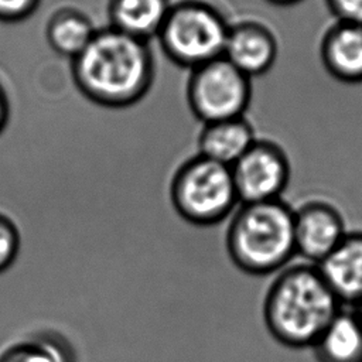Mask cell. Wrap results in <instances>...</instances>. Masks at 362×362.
<instances>
[{"instance_id":"obj_7","label":"cell","mask_w":362,"mask_h":362,"mask_svg":"<svg viewBox=\"0 0 362 362\" xmlns=\"http://www.w3.org/2000/svg\"><path fill=\"white\" fill-rule=\"evenodd\" d=\"M239 204L280 199L290 180V161L284 150L270 141L259 140L230 167Z\"/></svg>"},{"instance_id":"obj_6","label":"cell","mask_w":362,"mask_h":362,"mask_svg":"<svg viewBox=\"0 0 362 362\" xmlns=\"http://www.w3.org/2000/svg\"><path fill=\"white\" fill-rule=\"evenodd\" d=\"M252 99V79L223 57L191 71L187 100L205 123L242 117Z\"/></svg>"},{"instance_id":"obj_11","label":"cell","mask_w":362,"mask_h":362,"mask_svg":"<svg viewBox=\"0 0 362 362\" xmlns=\"http://www.w3.org/2000/svg\"><path fill=\"white\" fill-rule=\"evenodd\" d=\"M324 69L344 83H362V25L335 21L320 44Z\"/></svg>"},{"instance_id":"obj_22","label":"cell","mask_w":362,"mask_h":362,"mask_svg":"<svg viewBox=\"0 0 362 362\" xmlns=\"http://www.w3.org/2000/svg\"><path fill=\"white\" fill-rule=\"evenodd\" d=\"M355 311L358 313V315H359V317H361V320H362V303L356 307V310H355Z\"/></svg>"},{"instance_id":"obj_4","label":"cell","mask_w":362,"mask_h":362,"mask_svg":"<svg viewBox=\"0 0 362 362\" xmlns=\"http://www.w3.org/2000/svg\"><path fill=\"white\" fill-rule=\"evenodd\" d=\"M229 25L223 16L201 0H184L171 8L157 34L161 49L191 71L223 57Z\"/></svg>"},{"instance_id":"obj_17","label":"cell","mask_w":362,"mask_h":362,"mask_svg":"<svg viewBox=\"0 0 362 362\" xmlns=\"http://www.w3.org/2000/svg\"><path fill=\"white\" fill-rule=\"evenodd\" d=\"M20 245L21 239L16 223L8 216L0 214V273L16 262Z\"/></svg>"},{"instance_id":"obj_13","label":"cell","mask_w":362,"mask_h":362,"mask_svg":"<svg viewBox=\"0 0 362 362\" xmlns=\"http://www.w3.org/2000/svg\"><path fill=\"white\" fill-rule=\"evenodd\" d=\"M317 362H362V320L341 310L311 346Z\"/></svg>"},{"instance_id":"obj_8","label":"cell","mask_w":362,"mask_h":362,"mask_svg":"<svg viewBox=\"0 0 362 362\" xmlns=\"http://www.w3.org/2000/svg\"><path fill=\"white\" fill-rule=\"evenodd\" d=\"M341 212L325 201H310L294 209L296 255L311 264L325 259L346 235Z\"/></svg>"},{"instance_id":"obj_10","label":"cell","mask_w":362,"mask_h":362,"mask_svg":"<svg viewBox=\"0 0 362 362\" xmlns=\"http://www.w3.org/2000/svg\"><path fill=\"white\" fill-rule=\"evenodd\" d=\"M315 266L342 305L362 303V232H348Z\"/></svg>"},{"instance_id":"obj_18","label":"cell","mask_w":362,"mask_h":362,"mask_svg":"<svg viewBox=\"0 0 362 362\" xmlns=\"http://www.w3.org/2000/svg\"><path fill=\"white\" fill-rule=\"evenodd\" d=\"M41 0H0V20L17 23L28 18L40 6Z\"/></svg>"},{"instance_id":"obj_9","label":"cell","mask_w":362,"mask_h":362,"mask_svg":"<svg viewBox=\"0 0 362 362\" xmlns=\"http://www.w3.org/2000/svg\"><path fill=\"white\" fill-rule=\"evenodd\" d=\"M277 40L259 21L245 20L229 25L223 58L250 79L272 69L277 59Z\"/></svg>"},{"instance_id":"obj_5","label":"cell","mask_w":362,"mask_h":362,"mask_svg":"<svg viewBox=\"0 0 362 362\" xmlns=\"http://www.w3.org/2000/svg\"><path fill=\"white\" fill-rule=\"evenodd\" d=\"M170 197L178 215L198 226L219 223L239 205L230 168L199 154L175 171Z\"/></svg>"},{"instance_id":"obj_1","label":"cell","mask_w":362,"mask_h":362,"mask_svg":"<svg viewBox=\"0 0 362 362\" xmlns=\"http://www.w3.org/2000/svg\"><path fill=\"white\" fill-rule=\"evenodd\" d=\"M79 92L105 107H127L151 88L154 59L147 41L112 27L96 30L85 49L72 59Z\"/></svg>"},{"instance_id":"obj_3","label":"cell","mask_w":362,"mask_h":362,"mask_svg":"<svg viewBox=\"0 0 362 362\" xmlns=\"http://www.w3.org/2000/svg\"><path fill=\"white\" fill-rule=\"evenodd\" d=\"M226 249L245 273L264 276L284 269L296 255L294 209L281 198L239 204L226 230Z\"/></svg>"},{"instance_id":"obj_19","label":"cell","mask_w":362,"mask_h":362,"mask_svg":"<svg viewBox=\"0 0 362 362\" xmlns=\"http://www.w3.org/2000/svg\"><path fill=\"white\" fill-rule=\"evenodd\" d=\"M337 21L362 25V0H325Z\"/></svg>"},{"instance_id":"obj_21","label":"cell","mask_w":362,"mask_h":362,"mask_svg":"<svg viewBox=\"0 0 362 362\" xmlns=\"http://www.w3.org/2000/svg\"><path fill=\"white\" fill-rule=\"evenodd\" d=\"M273 6H279V7H288V6H294L297 3H301L303 0H264Z\"/></svg>"},{"instance_id":"obj_20","label":"cell","mask_w":362,"mask_h":362,"mask_svg":"<svg viewBox=\"0 0 362 362\" xmlns=\"http://www.w3.org/2000/svg\"><path fill=\"white\" fill-rule=\"evenodd\" d=\"M8 116H10V103L3 86L0 85V133L6 129L8 123Z\"/></svg>"},{"instance_id":"obj_12","label":"cell","mask_w":362,"mask_h":362,"mask_svg":"<svg viewBox=\"0 0 362 362\" xmlns=\"http://www.w3.org/2000/svg\"><path fill=\"white\" fill-rule=\"evenodd\" d=\"M255 141V130L245 116L205 123L198 137L199 156L230 168Z\"/></svg>"},{"instance_id":"obj_2","label":"cell","mask_w":362,"mask_h":362,"mask_svg":"<svg viewBox=\"0 0 362 362\" xmlns=\"http://www.w3.org/2000/svg\"><path fill=\"white\" fill-rule=\"evenodd\" d=\"M341 301L311 263L281 269L263 303V320L272 337L288 348H311Z\"/></svg>"},{"instance_id":"obj_15","label":"cell","mask_w":362,"mask_h":362,"mask_svg":"<svg viewBox=\"0 0 362 362\" xmlns=\"http://www.w3.org/2000/svg\"><path fill=\"white\" fill-rule=\"evenodd\" d=\"M96 30L90 20L75 8H61L47 24V41L61 57L76 58L89 44Z\"/></svg>"},{"instance_id":"obj_16","label":"cell","mask_w":362,"mask_h":362,"mask_svg":"<svg viewBox=\"0 0 362 362\" xmlns=\"http://www.w3.org/2000/svg\"><path fill=\"white\" fill-rule=\"evenodd\" d=\"M0 362H69L61 346L48 339H24L8 345Z\"/></svg>"},{"instance_id":"obj_14","label":"cell","mask_w":362,"mask_h":362,"mask_svg":"<svg viewBox=\"0 0 362 362\" xmlns=\"http://www.w3.org/2000/svg\"><path fill=\"white\" fill-rule=\"evenodd\" d=\"M170 0H109L110 27L147 41L157 37L168 11Z\"/></svg>"}]
</instances>
